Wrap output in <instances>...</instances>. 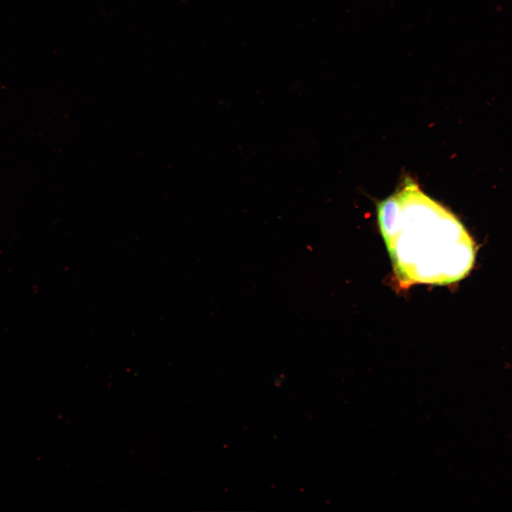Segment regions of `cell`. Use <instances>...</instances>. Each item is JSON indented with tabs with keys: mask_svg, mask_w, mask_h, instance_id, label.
Wrapping results in <instances>:
<instances>
[{
	"mask_svg": "<svg viewBox=\"0 0 512 512\" xmlns=\"http://www.w3.org/2000/svg\"><path fill=\"white\" fill-rule=\"evenodd\" d=\"M378 220L400 284H447L464 278L474 243L460 221L407 179L380 202Z\"/></svg>",
	"mask_w": 512,
	"mask_h": 512,
	"instance_id": "6da1fadb",
	"label": "cell"
}]
</instances>
